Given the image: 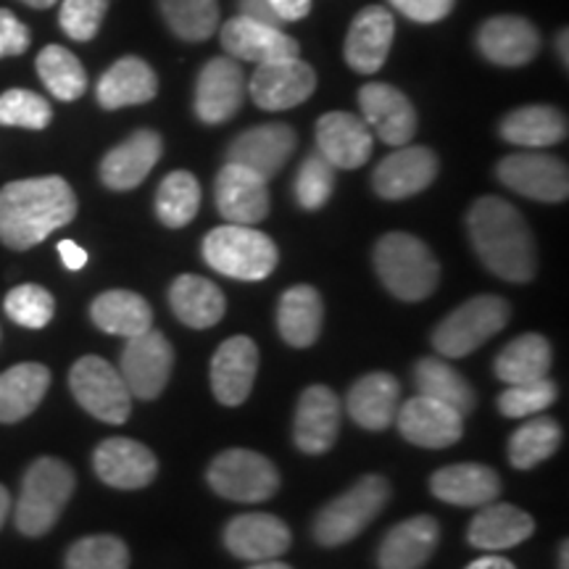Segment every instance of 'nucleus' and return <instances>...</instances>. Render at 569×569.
Instances as JSON below:
<instances>
[{
    "instance_id": "1",
    "label": "nucleus",
    "mask_w": 569,
    "mask_h": 569,
    "mask_svg": "<svg viewBox=\"0 0 569 569\" xmlns=\"http://www.w3.org/2000/svg\"><path fill=\"white\" fill-rule=\"evenodd\" d=\"M77 217V196L63 177H34L0 190V243L11 251L40 246Z\"/></svg>"
},
{
    "instance_id": "2",
    "label": "nucleus",
    "mask_w": 569,
    "mask_h": 569,
    "mask_svg": "<svg viewBox=\"0 0 569 569\" xmlns=\"http://www.w3.org/2000/svg\"><path fill=\"white\" fill-rule=\"evenodd\" d=\"M475 253L490 272L507 282H530L538 272L536 240L525 217L503 198L486 196L467 213Z\"/></svg>"
},
{
    "instance_id": "3",
    "label": "nucleus",
    "mask_w": 569,
    "mask_h": 569,
    "mask_svg": "<svg viewBox=\"0 0 569 569\" xmlns=\"http://www.w3.org/2000/svg\"><path fill=\"white\" fill-rule=\"evenodd\" d=\"M375 272L401 301L417 303L432 296L440 280V264L422 240L409 232H388L377 240Z\"/></svg>"
},
{
    "instance_id": "4",
    "label": "nucleus",
    "mask_w": 569,
    "mask_h": 569,
    "mask_svg": "<svg viewBox=\"0 0 569 569\" xmlns=\"http://www.w3.org/2000/svg\"><path fill=\"white\" fill-rule=\"evenodd\" d=\"M203 259L230 280L259 282L274 272L280 251L269 234L246 224H222L203 238Z\"/></svg>"
},
{
    "instance_id": "5",
    "label": "nucleus",
    "mask_w": 569,
    "mask_h": 569,
    "mask_svg": "<svg viewBox=\"0 0 569 569\" xmlns=\"http://www.w3.org/2000/svg\"><path fill=\"white\" fill-rule=\"evenodd\" d=\"M71 493H74V472L67 461L53 457L32 461L21 480L17 501V528L21 536H46L59 522Z\"/></svg>"
},
{
    "instance_id": "6",
    "label": "nucleus",
    "mask_w": 569,
    "mask_h": 569,
    "mask_svg": "<svg viewBox=\"0 0 569 569\" xmlns=\"http://www.w3.org/2000/svg\"><path fill=\"white\" fill-rule=\"evenodd\" d=\"M388 501L390 482L382 475H367L319 511L315 519L317 543L332 549V546H343L361 536L365 528H369V522L380 517Z\"/></svg>"
},
{
    "instance_id": "7",
    "label": "nucleus",
    "mask_w": 569,
    "mask_h": 569,
    "mask_svg": "<svg viewBox=\"0 0 569 569\" xmlns=\"http://www.w3.org/2000/svg\"><path fill=\"white\" fill-rule=\"evenodd\" d=\"M509 317L511 306L501 296H475L436 327L432 346L446 359H461L501 332Z\"/></svg>"
},
{
    "instance_id": "8",
    "label": "nucleus",
    "mask_w": 569,
    "mask_h": 569,
    "mask_svg": "<svg viewBox=\"0 0 569 569\" xmlns=\"http://www.w3.org/2000/svg\"><path fill=\"white\" fill-rule=\"evenodd\" d=\"M206 480L213 493L238 503L269 501L280 490L277 467L251 448H230V451L219 453L211 461Z\"/></svg>"
},
{
    "instance_id": "9",
    "label": "nucleus",
    "mask_w": 569,
    "mask_h": 569,
    "mask_svg": "<svg viewBox=\"0 0 569 569\" xmlns=\"http://www.w3.org/2000/svg\"><path fill=\"white\" fill-rule=\"evenodd\" d=\"M69 388L77 403L101 422L122 425L132 411V393L119 367L101 356H82L69 372Z\"/></svg>"
},
{
    "instance_id": "10",
    "label": "nucleus",
    "mask_w": 569,
    "mask_h": 569,
    "mask_svg": "<svg viewBox=\"0 0 569 569\" xmlns=\"http://www.w3.org/2000/svg\"><path fill=\"white\" fill-rule=\"evenodd\" d=\"M174 367V351L167 336L159 330H148L138 338H127V346L119 359L127 388L142 401H153L163 393Z\"/></svg>"
},
{
    "instance_id": "11",
    "label": "nucleus",
    "mask_w": 569,
    "mask_h": 569,
    "mask_svg": "<svg viewBox=\"0 0 569 569\" xmlns=\"http://www.w3.org/2000/svg\"><path fill=\"white\" fill-rule=\"evenodd\" d=\"M317 90V74L309 63L290 56V59H277L259 63L253 71L251 92L253 103L264 111H288L309 101Z\"/></svg>"
},
{
    "instance_id": "12",
    "label": "nucleus",
    "mask_w": 569,
    "mask_h": 569,
    "mask_svg": "<svg viewBox=\"0 0 569 569\" xmlns=\"http://www.w3.org/2000/svg\"><path fill=\"white\" fill-rule=\"evenodd\" d=\"M496 177L509 190L532 201L559 203L569 196L567 163L549 153H511L498 161Z\"/></svg>"
},
{
    "instance_id": "13",
    "label": "nucleus",
    "mask_w": 569,
    "mask_h": 569,
    "mask_svg": "<svg viewBox=\"0 0 569 569\" xmlns=\"http://www.w3.org/2000/svg\"><path fill=\"white\" fill-rule=\"evenodd\" d=\"M246 80L240 63L230 56H217L201 69L196 82V117L203 124H224L240 111Z\"/></svg>"
},
{
    "instance_id": "14",
    "label": "nucleus",
    "mask_w": 569,
    "mask_h": 569,
    "mask_svg": "<svg viewBox=\"0 0 569 569\" xmlns=\"http://www.w3.org/2000/svg\"><path fill=\"white\" fill-rule=\"evenodd\" d=\"M438 177V156L425 146H401L377 163L372 174L375 193L386 201H403L422 193Z\"/></svg>"
},
{
    "instance_id": "15",
    "label": "nucleus",
    "mask_w": 569,
    "mask_h": 569,
    "mask_svg": "<svg viewBox=\"0 0 569 569\" xmlns=\"http://www.w3.org/2000/svg\"><path fill=\"white\" fill-rule=\"evenodd\" d=\"M359 106L367 127L386 146H409L417 132V111L401 90L388 82H369L359 90Z\"/></svg>"
},
{
    "instance_id": "16",
    "label": "nucleus",
    "mask_w": 569,
    "mask_h": 569,
    "mask_svg": "<svg viewBox=\"0 0 569 569\" xmlns=\"http://www.w3.org/2000/svg\"><path fill=\"white\" fill-rule=\"evenodd\" d=\"M298 146L296 130L288 124L272 122V124H259L238 134L230 142V151H227V161L240 163V167L251 169L261 177V180H272L280 174V169L288 163Z\"/></svg>"
},
{
    "instance_id": "17",
    "label": "nucleus",
    "mask_w": 569,
    "mask_h": 569,
    "mask_svg": "<svg viewBox=\"0 0 569 569\" xmlns=\"http://www.w3.org/2000/svg\"><path fill=\"white\" fill-rule=\"evenodd\" d=\"M398 430L419 448H448L465 432V417L436 398L415 396L398 409Z\"/></svg>"
},
{
    "instance_id": "18",
    "label": "nucleus",
    "mask_w": 569,
    "mask_h": 569,
    "mask_svg": "<svg viewBox=\"0 0 569 569\" xmlns=\"http://www.w3.org/2000/svg\"><path fill=\"white\" fill-rule=\"evenodd\" d=\"M259 372V348L251 338H227L211 359V390L222 407H240Z\"/></svg>"
},
{
    "instance_id": "19",
    "label": "nucleus",
    "mask_w": 569,
    "mask_h": 569,
    "mask_svg": "<svg viewBox=\"0 0 569 569\" xmlns=\"http://www.w3.org/2000/svg\"><path fill=\"white\" fill-rule=\"evenodd\" d=\"M217 209L230 224L253 227L269 213V190L267 180L240 163L227 161L213 184Z\"/></svg>"
},
{
    "instance_id": "20",
    "label": "nucleus",
    "mask_w": 569,
    "mask_h": 569,
    "mask_svg": "<svg viewBox=\"0 0 569 569\" xmlns=\"http://www.w3.org/2000/svg\"><path fill=\"white\" fill-rule=\"evenodd\" d=\"M92 467L106 486L119 490H138L151 486L159 461L148 446L130 438H109L92 453Z\"/></svg>"
},
{
    "instance_id": "21",
    "label": "nucleus",
    "mask_w": 569,
    "mask_h": 569,
    "mask_svg": "<svg viewBox=\"0 0 569 569\" xmlns=\"http://www.w3.org/2000/svg\"><path fill=\"white\" fill-rule=\"evenodd\" d=\"M222 48L234 61L267 63L301 53V46L282 27L264 24L251 17H234L222 24Z\"/></svg>"
},
{
    "instance_id": "22",
    "label": "nucleus",
    "mask_w": 569,
    "mask_h": 569,
    "mask_svg": "<svg viewBox=\"0 0 569 569\" xmlns=\"http://www.w3.org/2000/svg\"><path fill=\"white\" fill-rule=\"evenodd\" d=\"M396 38V21L382 6H367L356 13L346 34V63L359 74H375L386 63Z\"/></svg>"
},
{
    "instance_id": "23",
    "label": "nucleus",
    "mask_w": 569,
    "mask_h": 569,
    "mask_svg": "<svg viewBox=\"0 0 569 569\" xmlns=\"http://www.w3.org/2000/svg\"><path fill=\"white\" fill-rule=\"evenodd\" d=\"M163 153L161 134L153 130L132 132L124 142L111 148L101 161V182L109 190L127 193L151 174V169L159 163Z\"/></svg>"
},
{
    "instance_id": "24",
    "label": "nucleus",
    "mask_w": 569,
    "mask_h": 569,
    "mask_svg": "<svg viewBox=\"0 0 569 569\" xmlns=\"http://www.w3.org/2000/svg\"><path fill=\"white\" fill-rule=\"evenodd\" d=\"M340 432V401L327 386H311L296 409L293 438L303 453L319 457L336 446Z\"/></svg>"
},
{
    "instance_id": "25",
    "label": "nucleus",
    "mask_w": 569,
    "mask_h": 569,
    "mask_svg": "<svg viewBox=\"0 0 569 569\" xmlns=\"http://www.w3.org/2000/svg\"><path fill=\"white\" fill-rule=\"evenodd\" d=\"M317 151L336 169H359L372 156V132L365 119L330 111L317 122Z\"/></svg>"
},
{
    "instance_id": "26",
    "label": "nucleus",
    "mask_w": 569,
    "mask_h": 569,
    "mask_svg": "<svg viewBox=\"0 0 569 569\" xmlns=\"http://www.w3.org/2000/svg\"><path fill=\"white\" fill-rule=\"evenodd\" d=\"M478 48L496 67H525L540 51V34L522 17H493L478 30Z\"/></svg>"
},
{
    "instance_id": "27",
    "label": "nucleus",
    "mask_w": 569,
    "mask_h": 569,
    "mask_svg": "<svg viewBox=\"0 0 569 569\" xmlns=\"http://www.w3.org/2000/svg\"><path fill=\"white\" fill-rule=\"evenodd\" d=\"M224 546L246 561L277 559L290 549V528L274 515H240L224 528Z\"/></svg>"
},
{
    "instance_id": "28",
    "label": "nucleus",
    "mask_w": 569,
    "mask_h": 569,
    "mask_svg": "<svg viewBox=\"0 0 569 569\" xmlns=\"http://www.w3.org/2000/svg\"><path fill=\"white\" fill-rule=\"evenodd\" d=\"M440 528L432 517L403 519L388 530L377 551L380 569H422L438 549Z\"/></svg>"
},
{
    "instance_id": "29",
    "label": "nucleus",
    "mask_w": 569,
    "mask_h": 569,
    "mask_svg": "<svg viewBox=\"0 0 569 569\" xmlns=\"http://www.w3.org/2000/svg\"><path fill=\"white\" fill-rule=\"evenodd\" d=\"M532 532H536V522L528 511L511 507V503L490 501L469 522L467 540L480 551H507L525 543Z\"/></svg>"
},
{
    "instance_id": "30",
    "label": "nucleus",
    "mask_w": 569,
    "mask_h": 569,
    "mask_svg": "<svg viewBox=\"0 0 569 569\" xmlns=\"http://www.w3.org/2000/svg\"><path fill=\"white\" fill-rule=\"evenodd\" d=\"M156 92H159L156 71L138 56H124L103 71V77L98 80L96 98L106 111H117L124 106L153 101Z\"/></svg>"
},
{
    "instance_id": "31",
    "label": "nucleus",
    "mask_w": 569,
    "mask_h": 569,
    "mask_svg": "<svg viewBox=\"0 0 569 569\" xmlns=\"http://www.w3.org/2000/svg\"><path fill=\"white\" fill-rule=\"evenodd\" d=\"M398 398H401V386L393 375L369 372L348 390L346 407L356 425L380 432L396 419Z\"/></svg>"
},
{
    "instance_id": "32",
    "label": "nucleus",
    "mask_w": 569,
    "mask_h": 569,
    "mask_svg": "<svg viewBox=\"0 0 569 569\" xmlns=\"http://www.w3.org/2000/svg\"><path fill=\"white\" fill-rule=\"evenodd\" d=\"M430 490L453 507H486L501 493V478L486 465H451L432 475Z\"/></svg>"
},
{
    "instance_id": "33",
    "label": "nucleus",
    "mask_w": 569,
    "mask_h": 569,
    "mask_svg": "<svg viewBox=\"0 0 569 569\" xmlns=\"http://www.w3.org/2000/svg\"><path fill=\"white\" fill-rule=\"evenodd\" d=\"M325 322L322 296L311 284H293L284 290L277 306V327L288 346L309 348L317 343Z\"/></svg>"
},
{
    "instance_id": "34",
    "label": "nucleus",
    "mask_w": 569,
    "mask_h": 569,
    "mask_svg": "<svg viewBox=\"0 0 569 569\" xmlns=\"http://www.w3.org/2000/svg\"><path fill=\"white\" fill-rule=\"evenodd\" d=\"M169 306L182 325L193 330H209L222 322L227 301L224 293L211 280L198 274H180L169 288Z\"/></svg>"
},
{
    "instance_id": "35",
    "label": "nucleus",
    "mask_w": 569,
    "mask_h": 569,
    "mask_svg": "<svg viewBox=\"0 0 569 569\" xmlns=\"http://www.w3.org/2000/svg\"><path fill=\"white\" fill-rule=\"evenodd\" d=\"M51 386V372L38 361H24L0 375V422L13 425L30 417Z\"/></svg>"
},
{
    "instance_id": "36",
    "label": "nucleus",
    "mask_w": 569,
    "mask_h": 569,
    "mask_svg": "<svg viewBox=\"0 0 569 569\" xmlns=\"http://www.w3.org/2000/svg\"><path fill=\"white\" fill-rule=\"evenodd\" d=\"M90 319L109 336L138 338L153 327V309L132 290H109L90 303Z\"/></svg>"
},
{
    "instance_id": "37",
    "label": "nucleus",
    "mask_w": 569,
    "mask_h": 569,
    "mask_svg": "<svg viewBox=\"0 0 569 569\" xmlns=\"http://www.w3.org/2000/svg\"><path fill=\"white\" fill-rule=\"evenodd\" d=\"M498 134L511 146L549 148L567 138V117L553 106H522L501 119Z\"/></svg>"
},
{
    "instance_id": "38",
    "label": "nucleus",
    "mask_w": 569,
    "mask_h": 569,
    "mask_svg": "<svg viewBox=\"0 0 569 569\" xmlns=\"http://www.w3.org/2000/svg\"><path fill=\"white\" fill-rule=\"evenodd\" d=\"M551 343L538 332H525L496 356V377L507 386L543 380L551 372Z\"/></svg>"
},
{
    "instance_id": "39",
    "label": "nucleus",
    "mask_w": 569,
    "mask_h": 569,
    "mask_svg": "<svg viewBox=\"0 0 569 569\" xmlns=\"http://www.w3.org/2000/svg\"><path fill=\"white\" fill-rule=\"evenodd\" d=\"M415 386L419 396H430L436 401H443L448 407L457 409L461 417H467L475 409V390L469 388V382L451 365L432 359V356L417 361Z\"/></svg>"
},
{
    "instance_id": "40",
    "label": "nucleus",
    "mask_w": 569,
    "mask_h": 569,
    "mask_svg": "<svg viewBox=\"0 0 569 569\" xmlns=\"http://www.w3.org/2000/svg\"><path fill=\"white\" fill-rule=\"evenodd\" d=\"M201 206V184L190 172L167 174L156 190V217L169 230H180L196 219Z\"/></svg>"
},
{
    "instance_id": "41",
    "label": "nucleus",
    "mask_w": 569,
    "mask_h": 569,
    "mask_svg": "<svg viewBox=\"0 0 569 569\" xmlns=\"http://www.w3.org/2000/svg\"><path fill=\"white\" fill-rule=\"evenodd\" d=\"M561 446V427L551 417H532L509 438V461L515 469H532L551 459Z\"/></svg>"
},
{
    "instance_id": "42",
    "label": "nucleus",
    "mask_w": 569,
    "mask_h": 569,
    "mask_svg": "<svg viewBox=\"0 0 569 569\" xmlns=\"http://www.w3.org/2000/svg\"><path fill=\"white\" fill-rule=\"evenodd\" d=\"M38 74L42 84L53 92L59 101H77L88 90V71L74 53L63 46H48L38 56Z\"/></svg>"
},
{
    "instance_id": "43",
    "label": "nucleus",
    "mask_w": 569,
    "mask_h": 569,
    "mask_svg": "<svg viewBox=\"0 0 569 569\" xmlns=\"http://www.w3.org/2000/svg\"><path fill=\"white\" fill-rule=\"evenodd\" d=\"M169 30L188 42H203L219 30L217 0H159Z\"/></svg>"
},
{
    "instance_id": "44",
    "label": "nucleus",
    "mask_w": 569,
    "mask_h": 569,
    "mask_svg": "<svg viewBox=\"0 0 569 569\" xmlns=\"http://www.w3.org/2000/svg\"><path fill=\"white\" fill-rule=\"evenodd\" d=\"M130 549L117 536H88L67 551V569H127Z\"/></svg>"
},
{
    "instance_id": "45",
    "label": "nucleus",
    "mask_w": 569,
    "mask_h": 569,
    "mask_svg": "<svg viewBox=\"0 0 569 569\" xmlns=\"http://www.w3.org/2000/svg\"><path fill=\"white\" fill-rule=\"evenodd\" d=\"M336 188V167L322 153L306 156L296 174V201L306 211H319Z\"/></svg>"
},
{
    "instance_id": "46",
    "label": "nucleus",
    "mask_w": 569,
    "mask_h": 569,
    "mask_svg": "<svg viewBox=\"0 0 569 569\" xmlns=\"http://www.w3.org/2000/svg\"><path fill=\"white\" fill-rule=\"evenodd\" d=\"M53 119V109L46 98L32 90H6L0 96V124L21 130H46Z\"/></svg>"
},
{
    "instance_id": "47",
    "label": "nucleus",
    "mask_w": 569,
    "mask_h": 569,
    "mask_svg": "<svg viewBox=\"0 0 569 569\" xmlns=\"http://www.w3.org/2000/svg\"><path fill=\"white\" fill-rule=\"evenodd\" d=\"M3 309L11 322L30 327V330H42V327L51 322L56 315V301L46 288L27 282V284H17V288L6 296Z\"/></svg>"
},
{
    "instance_id": "48",
    "label": "nucleus",
    "mask_w": 569,
    "mask_h": 569,
    "mask_svg": "<svg viewBox=\"0 0 569 569\" xmlns=\"http://www.w3.org/2000/svg\"><path fill=\"white\" fill-rule=\"evenodd\" d=\"M557 396V382L549 380V377L532 382H519V386H509L501 396H498V411L509 419L536 417L540 411L553 407Z\"/></svg>"
},
{
    "instance_id": "49",
    "label": "nucleus",
    "mask_w": 569,
    "mask_h": 569,
    "mask_svg": "<svg viewBox=\"0 0 569 569\" xmlns=\"http://www.w3.org/2000/svg\"><path fill=\"white\" fill-rule=\"evenodd\" d=\"M111 0H63L59 11L61 30L77 42H90L101 30Z\"/></svg>"
},
{
    "instance_id": "50",
    "label": "nucleus",
    "mask_w": 569,
    "mask_h": 569,
    "mask_svg": "<svg viewBox=\"0 0 569 569\" xmlns=\"http://www.w3.org/2000/svg\"><path fill=\"white\" fill-rule=\"evenodd\" d=\"M32 34L9 9H0V59L21 56L30 48Z\"/></svg>"
},
{
    "instance_id": "51",
    "label": "nucleus",
    "mask_w": 569,
    "mask_h": 569,
    "mask_svg": "<svg viewBox=\"0 0 569 569\" xmlns=\"http://www.w3.org/2000/svg\"><path fill=\"white\" fill-rule=\"evenodd\" d=\"M457 0H390V6H396L403 17L419 24H432V21L446 19L453 11Z\"/></svg>"
},
{
    "instance_id": "52",
    "label": "nucleus",
    "mask_w": 569,
    "mask_h": 569,
    "mask_svg": "<svg viewBox=\"0 0 569 569\" xmlns=\"http://www.w3.org/2000/svg\"><path fill=\"white\" fill-rule=\"evenodd\" d=\"M267 3L280 21H301L311 11V0H267Z\"/></svg>"
},
{
    "instance_id": "53",
    "label": "nucleus",
    "mask_w": 569,
    "mask_h": 569,
    "mask_svg": "<svg viewBox=\"0 0 569 569\" xmlns=\"http://www.w3.org/2000/svg\"><path fill=\"white\" fill-rule=\"evenodd\" d=\"M59 256H61L63 267H67L69 272H80V269L88 264V251H84L82 246H77L74 240H61Z\"/></svg>"
},
{
    "instance_id": "54",
    "label": "nucleus",
    "mask_w": 569,
    "mask_h": 569,
    "mask_svg": "<svg viewBox=\"0 0 569 569\" xmlns=\"http://www.w3.org/2000/svg\"><path fill=\"white\" fill-rule=\"evenodd\" d=\"M240 9H243V17H251L256 21H264V24L282 27V21L274 17L267 0H240Z\"/></svg>"
},
{
    "instance_id": "55",
    "label": "nucleus",
    "mask_w": 569,
    "mask_h": 569,
    "mask_svg": "<svg viewBox=\"0 0 569 569\" xmlns=\"http://www.w3.org/2000/svg\"><path fill=\"white\" fill-rule=\"evenodd\" d=\"M467 569H517V567L503 557H482V559H475Z\"/></svg>"
},
{
    "instance_id": "56",
    "label": "nucleus",
    "mask_w": 569,
    "mask_h": 569,
    "mask_svg": "<svg viewBox=\"0 0 569 569\" xmlns=\"http://www.w3.org/2000/svg\"><path fill=\"white\" fill-rule=\"evenodd\" d=\"M9 511H11V496H9V490L0 486V528H3Z\"/></svg>"
},
{
    "instance_id": "57",
    "label": "nucleus",
    "mask_w": 569,
    "mask_h": 569,
    "mask_svg": "<svg viewBox=\"0 0 569 569\" xmlns=\"http://www.w3.org/2000/svg\"><path fill=\"white\" fill-rule=\"evenodd\" d=\"M251 569H293L290 565H284V561H277V559H267V561H256Z\"/></svg>"
},
{
    "instance_id": "58",
    "label": "nucleus",
    "mask_w": 569,
    "mask_h": 569,
    "mask_svg": "<svg viewBox=\"0 0 569 569\" xmlns=\"http://www.w3.org/2000/svg\"><path fill=\"white\" fill-rule=\"evenodd\" d=\"M557 51H559V56H561V63H569V53H567V30H561V34H559V40H557Z\"/></svg>"
},
{
    "instance_id": "59",
    "label": "nucleus",
    "mask_w": 569,
    "mask_h": 569,
    "mask_svg": "<svg viewBox=\"0 0 569 569\" xmlns=\"http://www.w3.org/2000/svg\"><path fill=\"white\" fill-rule=\"evenodd\" d=\"M21 3L32 6V9H51L56 0H21Z\"/></svg>"
},
{
    "instance_id": "60",
    "label": "nucleus",
    "mask_w": 569,
    "mask_h": 569,
    "mask_svg": "<svg viewBox=\"0 0 569 569\" xmlns=\"http://www.w3.org/2000/svg\"><path fill=\"white\" fill-rule=\"evenodd\" d=\"M559 567L561 569H569V543L565 540V543H561V557H559Z\"/></svg>"
}]
</instances>
